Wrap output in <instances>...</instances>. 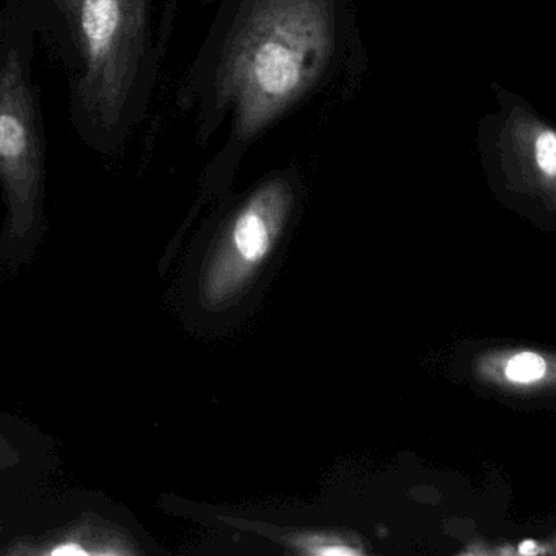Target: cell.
I'll use <instances>...</instances> for the list:
<instances>
[{
	"instance_id": "6da1fadb",
	"label": "cell",
	"mask_w": 556,
	"mask_h": 556,
	"mask_svg": "<svg viewBox=\"0 0 556 556\" xmlns=\"http://www.w3.org/2000/svg\"><path fill=\"white\" fill-rule=\"evenodd\" d=\"M325 35L318 0H268L263 5L237 45L227 79L247 123L256 125L311 79Z\"/></svg>"
},
{
	"instance_id": "3957f363",
	"label": "cell",
	"mask_w": 556,
	"mask_h": 556,
	"mask_svg": "<svg viewBox=\"0 0 556 556\" xmlns=\"http://www.w3.org/2000/svg\"><path fill=\"white\" fill-rule=\"evenodd\" d=\"M0 184L14 230L34 223L43 187V136L37 100L17 50L0 60Z\"/></svg>"
},
{
	"instance_id": "277c9868",
	"label": "cell",
	"mask_w": 556,
	"mask_h": 556,
	"mask_svg": "<svg viewBox=\"0 0 556 556\" xmlns=\"http://www.w3.org/2000/svg\"><path fill=\"white\" fill-rule=\"evenodd\" d=\"M286 207L281 187L266 188L240 214L233 227V245L245 262L256 263L271 247L273 230Z\"/></svg>"
},
{
	"instance_id": "5b68a950",
	"label": "cell",
	"mask_w": 556,
	"mask_h": 556,
	"mask_svg": "<svg viewBox=\"0 0 556 556\" xmlns=\"http://www.w3.org/2000/svg\"><path fill=\"white\" fill-rule=\"evenodd\" d=\"M527 152L533 159V164L540 175L552 184L556 175L555 132L548 128L536 129L535 135L532 136V144Z\"/></svg>"
},
{
	"instance_id": "52a82bcc",
	"label": "cell",
	"mask_w": 556,
	"mask_h": 556,
	"mask_svg": "<svg viewBox=\"0 0 556 556\" xmlns=\"http://www.w3.org/2000/svg\"><path fill=\"white\" fill-rule=\"evenodd\" d=\"M58 8L66 15L71 28H76L77 14H79L80 0H56Z\"/></svg>"
},
{
	"instance_id": "9c48e42d",
	"label": "cell",
	"mask_w": 556,
	"mask_h": 556,
	"mask_svg": "<svg viewBox=\"0 0 556 556\" xmlns=\"http://www.w3.org/2000/svg\"><path fill=\"white\" fill-rule=\"evenodd\" d=\"M519 552L522 553V555H529V553H535L536 552V543L535 542H523L522 545H520Z\"/></svg>"
},
{
	"instance_id": "8992f818",
	"label": "cell",
	"mask_w": 556,
	"mask_h": 556,
	"mask_svg": "<svg viewBox=\"0 0 556 556\" xmlns=\"http://www.w3.org/2000/svg\"><path fill=\"white\" fill-rule=\"evenodd\" d=\"M546 372V363L539 354L522 353L514 356L507 364L506 374L514 382H533L542 379Z\"/></svg>"
},
{
	"instance_id": "7a4b0ae2",
	"label": "cell",
	"mask_w": 556,
	"mask_h": 556,
	"mask_svg": "<svg viewBox=\"0 0 556 556\" xmlns=\"http://www.w3.org/2000/svg\"><path fill=\"white\" fill-rule=\"evenodd\" d=\"M77 99L103 128L118 125L148 54L149 0H80Z\"/></svg>"
},
{
	"instance_id": "ba28073f",
	"label": "cell",
	"mask_w": 556,
	"mask_h": 556,
	"mask_svg": "<svg viewBox=\"0 0 556 556\" xmlns=\"http://www.w3.org/2000/svg\"><path fill=\"white\" fill-rule=\"evenodd\" d=\"M315 555H359V549L350 546H330V548L314 549Z\"/></svg>"
}]
</instances>
